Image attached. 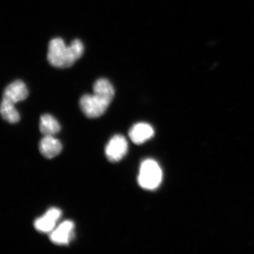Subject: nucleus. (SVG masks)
<instances>
[{"mask_svg":"<svg viewBox=\"0 0 254 254\" xmlns=\"http://www.w3.org/2000/svg\"><path fill=\"white\" fill-rule=\"evenodd\" d=\"M83 51L84 48L80 40H74L67 47L62 38H54L49 43L48 60L55 67L68 68L81 58Z\"/></svg>","mask_w":254,"mask_h":254,"instance_id":"f257e3e1","label":"nucleus"},{"mask_svg":"<svg viewBox=\"0 0 254 254\" xmlns=\"http://www.w3.org/2000/svg\"><path fill=\"white\" fill-rule=\"evenodd\" d=\"M162 179L163 173L156 162L146 160L142 163L138 177L140 187L147 190H154L161 183Z\"/></svg>","mask_w":254,"mask_h":254,"instance_id":"f03ea898","label":"nucleus"},{"mask_svg":"<svg viewBox=\"0 0 254 254\" xmlns=\"http://www.w3.org/2000/svg\"><path fill=\"white\" fill-rule=\"evenodd\" d=\"M83 114L88 118H97L106 112L110 103L96 94L84 95L79 102Z\"/></svg>","mask_w":254,"mask_h":254,"instance_id":"7ed1b4c3","label":"nucleus"},{"mask_svg":"<svg viewBox=\"0 0 254 254\" xmlns=\"http://www.w3.org/2000/svg\"><path fill=\"white\" fill-rule=\"evenodd\" d=\"M128 143L126 138L122 135H115L105 148V155L111 163H118L127 154Z\"/></svg>","mask_w":254,"mask_h":254,"instance_id":"20e7f679","label":"nucleus"},{"mask_svg":"<svg viewBox=\"0 0 254 254\" xmlns=\"http://www.w3.org/2000/svg\"><path fill=\"white\" fill-rule=\"evenodd\" d=\"M73 232L74 224L72 221L66 220L50 234V240L55 245H68L74 237Z\"/></svg>","mask_w":254,"mask_h":254,"instance_id":"39448f33","label":"nucleus"},{"mask_svg":"<svg viewBox=\"0 0 254 254\" xmlns=\"http://www.w3.org/2000/svg\"><path fill=\"white\" fill-rule=\"evenodd\" d=\"M28 95V91L26 84L21 80H17L5 88L2 99L16 104L18 102L26 99Z\"/></svg>","mask_w":254,"mask_h":254,"instance_id":"423d86ee","label":"nucleus"},{"mask_svg":"<svg viewBox=\"0 0 254 254\" xmlns=\"http://www.w3.org/2000/svg\"><path fill=\"white\" fill-rule=\"evenodd\" d=\"M61 215L62 211L60 209H50L44 216L36 220L34 222L35 228L38 232L44 233L53 231Z\"/></svg>","mask_w":254,"mask_h":254,"instance_id":"0eeeda50","label":"nucleus"},{"mask_svg":"<svg viewBox=\"0 0 254 254\" xmlns=\"http://www.w3.org/2000/svg\"><path fill=\"white\" fill-rule=\"evenodd\" d=\"M128 135L133 143L140 145L153 137L154 130L148 124L138 123L131 127Z\"/></svg>","mask_w":254,"mask_h":254,"instance_id":"6e6552de","label":"nucleus"},{"mask_svg":"<svg viewBox=\"0 0 254 254\" xmlns=\"http://www.w3.org/2000/svg\"><path fill=\"white\" fill-rule=\"evenodd\" d=\"M63 145L59 140L53 136H45L42 138L39 144L41 154L48 159L55 158L61 153Z\"/></svg>","mask_w":254,"mask_h":254,"instance_id":"1a4fd4ad","label":"nucleus"},{"mask_svg":"<svg viewBox=\"0 0 254 254\" xmlns=\"http://www.w3.org/2000/svg\"><path fill=\"white\" fill-rule=\"evenodd\" d=\"M93 93L99 95L110 104L115 95V89L108 79L99 78L93 85Z\"/></svg>","mask_w":254,"mask_h":254,"instance_id":"9d476101","label":"nucleus"},{"mask_svg":"<svg viewBox=\"0 0 254 254\" xmlns=\"http://www.w3.org/2000/svg\"><path fill=\"white\" fill-rule=\"evenodd\" d=\"M61 130V127L56 119L46 114L42 115L40 122V131L44 136H54Z\"/></svg>","mask_w":254,"mask_h":254,"instance_id":"9b49d317","label":"nucleus"},{"mask_svg":"<svg viewBox=\"0 0 254 254\" xmlns=\"http://www.w3.org/2000/svg\"><path fill=\"white\" fill-rule=\"evenodd\" d=\"M1 115L5 121L11 124L17 123L20 120V115L15 108L14 103L2 99L1 104Z\"/></svg>","mask_w":254,"mask_h":254,"instance_id":"f8f14e48","label":"nucleus"}]
</instances>
